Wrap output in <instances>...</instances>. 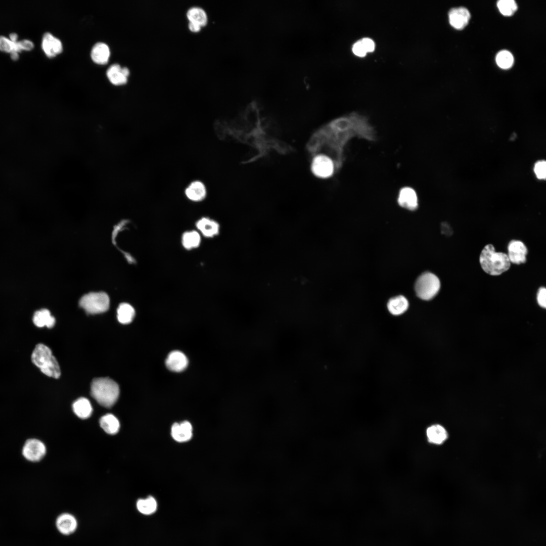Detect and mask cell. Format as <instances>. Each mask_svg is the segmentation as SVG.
<instances>
[{
    "label": "cell",
    "instance_id": "1",
    "mask_svg": "<svg viewBox=\"0 0 546 546\" xmlns=\"http://www.w3.org/2000/svg\"><path fill=\"white\" fill-rule=\"evenodd\" d=\"M330 142L336 155V166L342 162L344 147L351 139L357 138L374 141L376 133L374 127L365 116L357 113L340 117L329 127Z\"/></svg>",
    "mask_w": 546,
    "mask_h": 546
},
{
    "label": "cell",
    "instance_id": "2",
    "mask_svg": "<svg viewBox=\"0 0 546 546\" xmlns=\"http://www.w3.org/2000/svg\"><path fill=\"white\" fill-rule=\"evenodd\" d=\"M90 393L100 405L109 408L117 400L119 388L116 382L110 378H95L91 383Z\"/></svg>",
    "mask_w": 546,
    "mask_h": 546
},
{
    "label": "cell",
    "instance_id": "3",
    "mask_svg": "<svg viewBox=\"0 0 546 546\" xmlns=\"http://www.w3.org/2000/svg\"><path fill=\"white\" fill-rule=\"evenodd\" d=\"M479 261L482 268L487 274L498 276L508 270L511 262L508 255L496 252L491 244L486 245L481 251Z\"/></svg>",
    "mask_w": 546,
    "mask_h": 546
},
{
    "label": "cell",
    "instance_id": "4",
    "mask_svg": "<svg viewBox=\"0 0 546 546\" xmlns=\"http://www.w3.org/2000/svg\"><path fill=\"white\" fill-rule=\"evenodd\" d=\"M31 360L46 375L55 379L60 377L61 371L59 363L51 350L46 345L42 343L36 345L31 355Z\"/></svg>",
    "mask_w": 546,
    "mask_h": 546
},
{
    "label": "cell",
    "instance_id": "5",
    "mask_svg": "<svg viewBox=\"0 0 546 546\" xmlns=\"http://www.w3.org/2000/svg\"><path fill=\"white\" fill-rule=\"evenodd\" d=\"M440 282L434 274L427 272L422 274L417 280L415 290L417 295L421 299L429 300L438 292Z\"/></svg>",
    "mask_w": 546,
    "mask_h": 546
},
{
    "label": "cell",
    "instance_id": "6",
    "mask_svg": "<svg viewBox=\"0 0 546 546\" xmlns=\"http://www.w3.org/2000/svg\"><path fill=\"white\" fill-rule=\"evenodd\" d=\"M79 305L88 313H102L109 308V298L104 292L89 293L81 297Z\"/></svg>",
    "mask_w": 546,
    "mask_h": 546
},
{
    "label": "cell",
    "instance_id": "7",
    "mask_svg": "<svg viewBox=\"0 0 546 546\" xmlns=\"http://www.w3.org/2000/svg\"><path fill=\"white\" fill-rule=\"evenodd\" d=\"M336 168V165L332 159L325 154H319L313 159L311 165V171L316 177L321 178H328L332 176Z\"/></svg>",
    "mask_w": 546,
    "mask_h": 546
},
{
    "label": "cell",
    "instance_id": "8",
    "mask_svg": "<svg viewBox=\"0 0 546 546\" xmlns=\"http://www.w3.org/2000/svg\"><path fill=\"white\" fill-rule=\"evenodd\" d=\"M46 453V447L44 444L35 438L28 439L25 442L22 450V455L25 459L32 462L40 461Z\"/></svg>",
    "mask_w": 546,
    "mask_h": 546
},
{
    "label": "cell",
    "instance_id": "9",
    "mask_svg": "<svg viewBox=\"0 0 546 546\" xmlns=\"http://www.w3.org/2000/svg\"><path fill=\"white\" fill-rule=\"evenodd\" d=\"M195 225L198 232L205 238H212L219 233V223L210 218L203 217L196 221Z\"/></svg>",
    "mask_w": 546,
    "mask_h": 546
},
{
    "label": "cell",
    "instance_id": "10",
    "mask_svg": "<svg viewBox=\"0 0 546 546\" xmlns=\"http://www.w3.org/2000/svg\"><path fill=\"white\" fill-rule=\"evenodd\" d=\"M41 46L43 51L49 58L55 57L63 50L61 40L48 32L43 34Z\"/></svg>",
    "mask_w": 546,
    "mask_h": 546
},
{
    "label": "cell",
    "instance_id": "11",
    "mask_svg": "<svg viewBox=\"0 0 546 546\" xmlns=\"http://www.w3.org/2000/svg\"><path fill=\"white\" fill-rule=\"evenodd\" d=\"M508 256L510 262L517 264L525 262L527 249L523 242L518 240H512L508 245Z\"/></svg>",
    "mask_w": 546,
    "mask_h": 546
},
{
    "label": "cell",
    "instance_id": "12",
    "mask_svg": "<svg viewBox=\"0 0 546 546\" xmlns=\"http://www.w3.org/2000/svg\"><path fill=\"white\" fill-rule=\"evenodd\" d=\"M188 365L186 355L181 351L174 350L170 352L165 360L168 369L174 372H180L185 370Z\"/></svg>",
    "mask_w": 546,
    "mask_h": 546
},
{
    "label": "cell",
    "instance_id": "13",
    "mask_svg": "<svg viewBox=\"0 0 546 546\" xmlns=\"http://www.w3.org/2000/svg\"><path fill=\"white\" fill-rule=\"evenodd\" d=\"M469 11L465 8L451 9L448 13L450 24L457 29H462L468 24L470 19Z\"/></svg>",
    "mask_w": 546,
    "mask_h": 546
},
{
    "label": "cell",
    "instance_id": "14",
    "mask_svg": "<svg viewBox=\"0 0 546 546\" xmlns=\"http://www.w3.org/2000/svg\"><path fill=\"white\" fill-rule=\"evenodd\" d=\"M399 205L410 210H414L418 206V199L414 189L409 187L401 188L399 192L398 199Z\"/></svg>",
    "mask_w": 546,
    "mask_h": 546
},
{
    "label": "cell",
    "instance_id": "15",
    "mask_svg": "<svg viewBox=\"0 0 546 546\" xmlns=\"http://www.w3.org/2000/svg\"><path fill=\"white\" fill-rule=\"evenodd\" d=\"M56 526L60 533L63 535L73 533L77 529V521L75 517L69 513L59 515L55 522Z\"/></svg>",
    "mask_w": 546,
    "mask_h": 546
},
{
    "label": "cell",
    "instance_id": "16",
    "mask_svg": "<svg viewBox=\"0 0 546 546\" xmlns=\"http://www.w3.org/2000/svg\"><path fill=\"white\" fill-rule=\"evenodd\" d=\"M192 430V425L188 421L174 423L171 428V435L172 437L177 442H186L191 438Z\"/></svg>",
    "mask_w": 546,
    "mask_h": 546
},
{
    "label": "cell",
    "instance_id": "17",
    "mask_svg": "<svg viewBox=\"0 0 546 546\" xmlns=\"http://www.w3.org/2000/svg\"><path fill=\"white\" fill-rule=\"evenodd\" d=\"M110 81L115 85H121L126 83L129 71L126 67H121L119 64L111 65L106 72Z\"/></svg>",
    "mask_w": 546,
    "mask_h": 546
},
{
    "label": "cell",
    "instance_id": "18",
    "mask_svg": "<svg viewBox=\"0 0 546 546\" xmlns=\"http://www.w3.org/2000/svg\"><path fill=\"white\" fill-rule=\"evenodd\" d=\"M427 441L433 444L440 445L447 439L448 435L446 429L441 425L433 424L426 430Z\"/></svg>",
    "mask_w": 546,
    "mask_h": 546
},
{
    "label": "cell",
    "instance_id": "19",
    "mask_svg": "<svg viewBox=\"0 0 546 546\" xmlns=\"http://www.w3.org/2000/svg\"><path fill=\"white\" fill-rule=\"evenodd\" d=\"M185 194L187 198L193 202H200L205 198L206 189L205 185L200 181L192 182L186 188Z\"/></svg>",
    "mask_w": 546,
    "mask_h": 546
},
{
    "label": "cell",
    "instance_id": "20",
    "mask_svg": "<svg viewBox=\"0 0 546 546\" xmlns=\"http://www.w3.org/2000/svg\"><path fill=\"white\" fill-rule=\"evenodd\" d=\"M91 58L99 64H105L109 60L110 52L109 47L104 42H98L92 48Z\"/></svg>",
    "mask_w": 546,
    "mask_h": 546
},
{
    "label": "cell",
    "instance_id": "21",
    "mask_svg": "<svg viewBox=\"0 0 546 546\" xmlns=\"http://www.w3.org/2000/svg\"><path fill=\"white\" fill-rule=\"evenodd\" d=\"M186 17L189 22L196 23L201 27L206 25L208 22V15L206 11L200 6L190 7L187 11Z\"/></svg>",
    "mask_w": 546,
    "mask_h": 546
},
{
    "label": "cell",
    "instance_id": "22",
    "mask_svg": "<svg viewBox=\"0 0 546 546\" xmlns=\"http://www.w3.org/2000/svg\"><path fill=\"white\" fill-rule=\"evenodd\" d=\"M181 240L183 247L187 250H191L200 246L201 236L197 231H188L183 234Z\"/></svg>",
    "mask_w": 546,
    "mask_h": 546
},
{
    "label": "cell",
    "instance_id": "23",
    "mask_svg": "<svg viewBox=\"0 0 546 546\" xmlns=\"http://www.w3.org/2000/svg\"><path fill=\"white\" fill-rule=\"evenodd\" d=\"M55 318L47 309H41L35 311L33 316V324L37 327L47 326L51 328L55 325Z\"/></svg>",
    "mask_w": 546,
    "mask_h": 546
},
{
    "label": "cell",
    "instance_id": "24",
    "mask_svg": "<svg viewBox=\"0 0 546 546\" xmlns=\"http://www.w3.org/2000/svg\"><path fill=\"white\" fill-rule=\"evenodd\" d=\"M73 411L79 418L85 419L89 418L93 412V408L89 401L84 397H81L75 401L72 405Z\"/></svg>",
    "mask_w": 546,
    "mask_h": 546
},
{
    "label": "cell",
    "instance_id": "25",
    "mask_svg": "<svg viewBox=\"0 0 546 546\" xmlns=\"http://www.w3.org/2000/svg\"><path fill=\"white\" fill-rule=\"evenodd\" d=\"M408 307L407 299L402 295L390 299L387 303L389 311L393 315H399L403 313Z\"/></svg>",
    "mask_w": 546,
    "mask_h": 546
},
{
    "label": "cell",
    "instance_id": "26",
    "mask_svg": "<svg viewBox=\"0 0 546 546\" xmlns=\"http://www.w3.org/2000/svg\"><path fill=\"white\" fill-rule=\"evenodd\" d=\"M99 422L101 428L109 434H115L119 430V422L112 414H108L103 416L101 418Z\"/></svg>",
    "mask_w": 546,
    "mask_h": 546
},
{
    "label": "cell",
    "instance_id": "27",
    "mask_svg": "<svg viewBox=\"0 0 546 546\" xmlns=\"http://www.w3.org/2000/svg\"><path fill=\"white\" fill-rule=\"evenodd\" d=\"M138 511L142 514L150 515L157 509V503L154 497L149 496L145 499H139L136 504Z\"/></svg>",
    "mask_w": 546,
    "mask_h": 546
},
{
    "label": "cell",
    "instance_id": "28",
    "mask_svg": "<svg viewBox=\"0 0 546 546\" xmlns=\"http://www.w3.org/2000/svg\"><path fill=\"white\" fill-rule=\"evenodd\" d=\"M117 319L122 324H129L135 315L133 307L126 303H121L117 309Z\"/></svg>",
    "mask_w": 546,
    "mask_h": 546
},
{
    "label": "cell",
    "instance_id": "29",
    "mask_svg": "<svg viewBox=\"0 0 546 546\" xmlns=\"http://www.w3.org/2000/svg\"><path fill=\"white\" fill-rule=\"evenodd\" d=\"M495 60L497 65L500 68L504 69L511 68L514 63V58L512 54L506 50H503L498 52Z\"/></svg>",
    "mask_w": 546,
    "mask_h": 546
},
{
    "label": "cell",
    "instance_id": "30",
    "mask_svg": "<svg viewBox=\"0 0 546 546\" xmlns=\"http://www.w3.org/2000/svg\"><path fill=\"white\" fill-rule=\"evenodd\" d=\"M500 12L504 16L512 15L517 9V5L513 0H500L497 3Z\"/></svg>",
    "mask_w": 546,
    "mask_h": 546
},
{
    "label": "cell",
    "instance_id": "31",
    "mask_svg": "<svg viewBox=\"0 0 546 546\" xmlns=\"http://www.w3.org/2000/svg\"><path fill=\"white\" fill-rule=\"evenodd\" d=\"M0 51L9 53L16 52V42L12 41L9 37L0 35Z\"/></svg>",
    "mask_w": 546,
    "mask_h": 546
},
{
    "label": "cell",
    "instance_id": "32",
    "mask_svg": "<svg viewBox=\"0 0 546 546\" xmlns=\"http://www.w3.org/2000/svg\"><path fill=\"white\" fill-rule=\"evenodd\" d=\"M534 173L540 179H545L546 176V163L545 161L540 160L537 161L534 165Z\"/></svg>",
    "mask_w": 546,
    "mask_h": 546
},
{
    "label": "cell",
    "instance_id": "33",
    "mask_svg": "<svg viewBox=\"0 0 546 546\" xmlns=\"http://www.w3.org/2000/svg\"><path fill=\"white\" fill-rule=\"evenodd\" d=\"M34 47V44L31 40L27 39H22L16 42V52L19 53L22 51H31Z\"/></svg>",
    "mask_w": 546,
    "mask_h": 546
},
{
    "label": "cell",
    "instance_id": "34",
    "mask_svg": "<svg viewBox=\"0 0 546 546\" xmlns=\"http://www.w3.org/2000/svg\"><path fill=\"white\" fill-rule=\"evenodd\" d=\"M352 51L355 55L358 57H364L367 53L361 39L357 40L353 44Z\"/></svg>",
    "mask_w": 546,
    "mask_h": 546
},
{
    "label": "cell",
    "instance_id": "35",
    "mask_svg": "<svg viewBox=\"0 0 546 546\" xmlns=\"http://www.w3.org/2000/svg\"><path fill=\"white\" fill-rule=\"evenodd\" d=\"M537 300L540 306L543 308L546 307V290L544 287L539 288L537 295Z\"/></svg>",
    "mask_w": 546,
    "mask_h": 546
},
{
    "label": "cell",
    "instance_id": "36",
    "mask_svg": "<svg viewBox=\"0 0 546 546\" xmlns=\"http://www.w3.org/2000/svg\"><path fill=\"white\" fill-rule=\"evenodd\" d=\"M361 41L367 52H371L374 50L375 44L371 38L365 37L362 38Z\"/></svg>",
    "mask_w": 546,
    "mask_h": 546
},
{
    "label": "cell",
    "instance_id": "37",
    "mask_svg": "<svg viewBox=\"0 0 546 546\" xmlns=\"http://www.w3.org/2000/svg\"><path fill=\"white\" fill-rule=\"evenodd\" d=\"M188 27L189 29L193 32H198L202 28L200 25L191 22H188Z\"/></svg>",
    "mask_w": 546,
    "mask_h": 546
},
{
    "label": "cell",
    "instance_id": "38",
    "mask_svg": "<svg viewBox=\"0 0 546 546\" xmlns=\"http://www.w3.org/2000/svg\"><path fill=\"white\" fill-rule=\"evenodd\" d=\"M441 230L442 233L446 235L450 234V232H451L449 226H448V225L446 223H443L442 224Z\"/></svg>",
    "mask_w": 546,
    "mask_h": 546
},
{
    "label": "cell",
    "instance_id": "39",
    "mask_svg": "<svg viewBox=\"0 0 546 546\" xmlns=\"http://www.w3.org/2000/svg\"><path fill=\"white\" fill-rule=\"evenodd\" d=\"M9 39L14 42H16L18 41V35L15 32H12L9 34Z\"/></svg>",
    "mask_w": 546,
    "mask_h": 546
},
{
    "label": "cell",
    "instance_id": "40",
    "mask_svg": "<svg viewBox=\"0 0 546 546\" xmlns=\"http://www.w3.org/2000/svg\"><path fill=\"white\" fill-rule=\"evenodd\" d=\"M10 57L12 60L14 61H16L19 58V53L13 51L10 53Z\"/></svg>",
    "mask_w": 546,
    "mask_h": 546
}]
</instances>
